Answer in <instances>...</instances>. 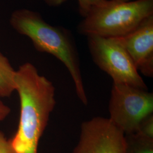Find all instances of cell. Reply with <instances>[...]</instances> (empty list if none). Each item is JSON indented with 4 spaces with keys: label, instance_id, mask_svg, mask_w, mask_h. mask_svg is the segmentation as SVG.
Instances as JSON below:
<instances>
[{
    "label": "cell",
    "instance_id": "obj_1",
    "mask_svg": "<svg viewBox=\"0 0 153 153\" xmlns=\"http://www.w3.org/2000/svg\"><path fill=\"white\" fill-rule=\"evenodd\" d=\"M16 91L21 112L18 129L10 142L14 153H38L39 142L56 105L55 88L30 62L16 71Z\"/></svg>",
    "mask_w": 153,
    "mask_h": 153
},
{
    "label": "cell",
    "instance_id": "obj_2",
    "mask_svg": "<svg viewBox=\"0 0 153 153\" xmlns=\"http://www.w3.org/2000/svg\"><path fill=\"white\" fill-rule=\"evenodd\" d=\"M10 22L17 33L30 39L37 51L53 55L62 62L71 76L78 98L87 105L79 55L70 31L49 25L39 13L26 9L14 11Z\"/></svg>",
    "mask_w": 153,
    "mask_h": 153
},
{
    "label": "cell",
    "instance_id": "obj_3",
    "mask_svg": "<svg viewBox=\"0 0 153 153\" xmlns=\"http://www.w3.org/2000/svg\"><path fill=\"white\" fill-rule=\"evenodd\" d=\"M152 15L153 0H106L102 5L93 7L83 18L77 31L86 36L120 38L133 31Z\"/></svg>",
    "mask_w": 153,
    "mask_h": 153
},
{
    "label": "cell",
    "instance_id": "obj_4",
    "mask_svg": "<svg viewBox=\"0 0 153 153\" xmlns=\"http://www.w3.org/2000/svg\"><path fill=\"white\" fill-rule=\"evenodd\" d=\"M86 37L93 61L112 78L114 83L148 90L131 57L117 39L96 35Z\"/></svg>",
    "mask_w": 153,
    "mask_h": 153
},
{
    "label": "cell",
    "instance_id": "obj_5",
    "mask_svg": "<svg viewBox=\"0 0 153 153\" xmlns=\"http://www.w3.org/2000/svg\"><path fill=\"white\" fill-rule=\"evenodd\" d=\"M108 109L109 120L124 134L135 133L142 119L153 114V93L113 83Z\"/></svg>",
    "mask_w": 153,
    "mask_h": 153
},
{
    "label": "cell",
    "instance_id": "obj_6",
    "mask_svg": "<svg viewBox=\"0 0 153 153\" xmlns=\"http://www.w3.org/2000/svg\"><path fill=\"white\" fill-rule=\"evenodd\" d=\"M72 153H125V134L109 118L94 117L82 123Z\"/></svg>",
    "mask_w": 153,
    "mask_h": 153
},
{
    "label": "cell",
    "instance_id": "obj_7",
    "mask_svg": "<svg viewBox=\"0 0 153 153\" xmlns=\"http://www.w3.org/2000/svg\"><path fill=\"white\" fill-rule=\"evenodd\" d=\"M117 39L125 48L137 71L153 76V15L144 20L131 33Z\"/></svg>",
    "mask_w": 153,
    "mask_h": 153
},
{
    "label": "cell",
    "instance_id": "obj_8",
    "mask_svg": "<svg viewBox=\"0 0 153 153\" xmlns=\"http://www.w3.org/2000/svg\"><path fill=\"white\" fill-rule=\"evenodd\" d=\"M16 72L7 58L0 52V97H9L16 91Z\"/></svg>",
    "mask_w": 153,
    "mask_h": 153
},
{
    "label": "cell",
    "instance_id": "obj_9",
    "mask_svg": "<svg viewBox=\"0 0 153 153\" xmlns=\"http://www.w3.org/2000/svg\"><path fill=\"white\" fill-rule=\"evenodd\" d=\"M125 153H153V137L137 133L125 134Z\"/></svg>",
    "mask_w": 153,
    "mask_h": 153
},
{
    "label": "cell",
    "instance_id": "obj_10",
    "mask_svg": "<svg viewBox=\"0 0 153 153\" xmlns=\"http://www.w3.org/2000/svg\"><path fill=\"white\" fill-rule=\"evenodd\" d=\"M135 133L148 137H153V114L149 115L142 119Z\"/></svg>",
    "mask_w": 153,
    "mask_h": 153
},
{
    "label": "cell",
    "instance_id": "obj_11",
    "mask_svg": "<svg viewBox=\"0 0 153 153\" xmlns=\"http://www.w3.org/2000/svg\"><path fill=\"white\" fill-rule=\"evenodd\" d=\"M106 0H77L79 14L84 18L89 11L96 6L101 5Z\"/></svg>",
    "mask_w": 153,
    "mask_h": 153
},
{
    "label": "cell",
    "instance_id": "obj_12",
    "mask_svg": "<svg viewBox=\"0 0 153 153\" xmlns=\"http://www.w3.org/2000/svg\"><path fill=\"white\" fill-rule=\"evenodd\" d=\"M0 153H14L10 140H7L3 131L0 130Z\"/></svg>",
    "mask_w": 153,
    "mask_h": 153
},
{
    "label": "cell",
    "instance_id": "obj_13",
    "mask_svg": "<svg viewBox=\"0 0 153 153\" xmlns=\"http://www.w3.org/2000/svg\"><path fill=\"white\" fill-rule=\"evenodd\" d=\"M10 108L0 100V121L4 120L10 113Z\"/></svg>",
    "mask_w": 153,
    "mask_h": 153
},
{
    "label": "cell",
    "instance_id": "obj_14",
    "mask_svg": "<svg viewBox=\"0 0 153 153\" xmlns=\"http://www.w3.org/2000/svg\"><path fill=\"white\" fill-rule=\"evenodd\" d=\"M68 0H44L45 2L50 6H59Z\"/></svg>",
    "mask_w": 153,
    "mask_h": 153
},
{
    "label": "cell",
    "instance_id": "obj_15",
    "mask_svg": "<svg viewBox=\"0 0 153 153\" xmlns=\"http://www.w3.org/2000/svg\"><path fill=\"white\" fill-rule=\"evenodd\" d=\"M116 1H123V2H127V1H129L130 0H116Z\"/></svg>",
    "mask_w": 153,
    "mask_h": 153
}]
</instances>
